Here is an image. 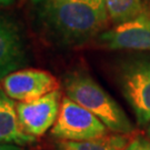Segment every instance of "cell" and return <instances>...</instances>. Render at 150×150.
<instances>
[{
	"label": "cell",
	"mask_w": 150,
	"mask_h": 150,
	"mask_svg": "<svg viewBox=\"0 0 150 150\" xmlns=\"http://www.w3.org/2000/svg\"><path fill=\"white\" fill-rule=\"evenodd\" d=\"M42 33L60 46H79L101 31L109 19L105 1L30 0Z\"/></svg>",
	"instance_id": "cell-1"
},
{
	"label": "cell",
	"mask_w": 150,
	"mask_h": 150,
	"mask_svg": "<svg viewBox=\"0 0 150 150\" xmlns=\"http://www.w3.org/2000/svg\"><path fill=\"white\" fill-rule=\"evenodd\" d=\"M64 89L66 97L93 113L113 134H129L134 131L122 108L88 74L79 70L68 74L64 79Z\"/></svg>",
	"instance_id": "cell-2"
},
{
	"label": "cell",
	"mask_w": 150,
	"mask_h": 150,
	"mask_svg": "<svg viewBox=\"0 0 150 150\" xmlns=\"http://www.w3.org/2000/svg\"><path fill=\"white\" fill-rule=\"evenodd\" d=\"M119 86L140 126L150 123V56L123 61L118 71Z\"/></svg>",
	"instance_id": "cell-3"
},
{
	"label": "cell",
	"mask_w": 150,
	"mask_h": 150,
	"mask_svg": "<svg viewBox=\"0 0 150 150\" xmlns=\"http://www.w3.org/2000/svg\"><path fill=\"white\" fill-rule=\"evenodd\" d=\"M109 129L92 112L69 99L62 98L58 118L51 134L59 140L83 141L107 136Z\"/></svg>",
	"instance_id": "cell-4"
},
{
	"label": "cell",
	"mask_w": 150,
	"mask_h": 150,
	"mask_svg": "<svg viewBox=\"0 0 150 150\" xmlns=\"http://www.w3.org/2000/svg\"><path fill=\"white\" fill-rule=\"evenodd\" d=\"M61 101V92L58 89L32 101L18 102L17 116L22 130L35 138L45 134L54 127Z\"/></svg>",
	"instance_id": "cell-5"
},
{
	"label": "cell",
	"mask_w": 150,
	"mask_h": 150,
	"mask_svg": "<svg viewBox=\"0 0 150 150\" xmlns=\"http://www.w3.org/2000/svg\"><path fill=\"white\" fill-rule=\"evenodd\" d=\"M1 88L12 100L28 102L59 89V82L48 71L19 69L1 80Z\"/></svg>",
	"instance_id": "cell-6"
},
{
	"label": "cell",
	"mask_w": 150,
	"mask_h": 150,
	"mask_svg": "<svg viewBox=\"0 0 150 150\" xmlns=\"http://www.w3.org/2000/svg\"><path fill=\"white\" fill-rule=\"evenodd\" d=\"M103 47L111 50L150 51V10L146 9L138 17L116 25L98 38Z\"/></svg>",
	"instance_id": "cell-7"
},
{
	"label": "cell",
	"mask_w": 150,
	"mask_h": 150,
	"mask_svg": "<svg viewBox=\"0 0 150 150\" xmlns=\"http://www.w3.org/2000/svg\"><path fill=\"white\" fill-rule=\"evenodd\" d=\"M27 62V48L19 23L0 13V81Z\"/></svg>",
	"instance_id": "cell-8"
},
{
	"label": "cell",
	"mask_w": 150,
	"mask_h": 150,
	"mask_svg": "<svg viewBox=\"0 0 150 150\" xmlns=\"http://www.w3.org/2000/svg\"><path fill=\"white\" fill-rule=\"evenodd\" d=\"M13 101L15 100L0 88V142L23 147L35 142L36 138L22 130Z\"/></svg>",
	"instance_id": "cell-9"
},
{
	"label": "cell",
	"mask_w": 150,
	"mask_h": 150,
	"mask_svg": "<svg viewBox=\"0 0 150 150\" xmlns=\"http://www.w3.org/2000/svg\"><path fill=\"white\" fill-rule=\"evenodd\" d=\"M128 144L126 134H113L83 141L59 140L56 145V150H125Z\"/></svg>",
	"instance_id": "cell-10"
},
{
	"label": "cell",
	"mask_w": 150,
	"mask_h": 150,
	"mask_svg": "<svg viewBox=\"0 0 150 150\" xmlns=\"http://www.w3.org/2000/svg\"><path fill=\"white\" fill-rule=\"evenodd\" d=\"M109 19L116 23H122L138 17L146 9L142 0H105Z\"/></svg>",
	"instance_id": "cell-11"
},
{
	"label": "cell",
	"mask_w": 150,
	"mask_h": 150,
	"mask_svg": "<svg viewBox=\"0 0 150 150\" xmlns=\"http://www.w3.org/2000/svg\"><path fill=\"white\" fill-rule=\"evenodd\" d=\"M125 150H150V140L144 137H137L129 142Z\"/></svg>",
	"instance_id": "cell-12"
},
{
	"label": "cell",
	"mask_w": 150,
	"mask_h": 150,
	"mask_svg": "<svg viewBox=\"0 0 150 150\" xmlns=\"http://www.w3.org/2000/svg\"><path fill=\"white\" fill-rule=\"evenodd\" d=\"M0 150H25L22 146L13 145V144H1L0 142Z\"/></svg>",
	"instance_id": "cell-13"
},
{
	"label": "cell",
	"mask_w": 150,
	"mask_h": 150,
	"mask_svg": "<svg viewBox=\"0 0 150 150\" xmlns=\"http://www.w3.org/2000/svg\"><path fill=\"white\" fill-rule=\"evenodd\" d=\"M19 0H0V7H8L13 4H16Z\"/></svg>",
	"instance_id": "cell-14"
},
{
	"label": "cell",
	"mask_w": 150,
	"mask_h": 150,
	"mask_svg": "<svg viewBox=\"0 0 150 150\" xmlns=\"http://www.w3.org/2000/svg\"><path fill=\"white\" fill-rule=\"evenodd\" d=\"M147 134H148V136H149V138H150V123H149V127H148V131H147Z\"/></svg>",
	"instance_id": "cell-15"
},
{
	"label": "cell",
	"mask_w": 150,
	"mask_h": 150,
	"mask_svg": "<svg viewBox=\"0 0 150 150\" xmlns=\"http://www.w3.org/2000/svg\"><path fill=\"white\" fill-rule=\"evenodd\" d=\"M92 1H105V0H92Z\"/></svg>",
	"instance_id": "cell-16"
}]
</instances>
